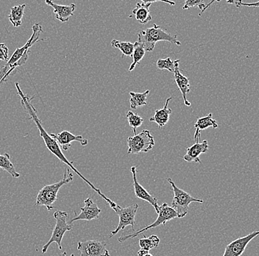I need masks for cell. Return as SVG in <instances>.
<instances>
[{"instance_id": "obj_1", "label": "cell", "mask_w": 259, "mask_h": 256, "mask_svg": "<svg viewBox=\"0 0 259 256\" xmlns=\"http://www.w3.org/2000/svg\"><path fill=\"white\" fill-rule=\"evenodd\" d=\"M16 90H17L18 95H19L21 98V103H22V106H23L24 109L25 110L26 113L29 115L30 116V119L32 121H33V122L35 123V126L38 128V132L40 133V137L44 140V142H45V145H46L47 149L51 152L52 154L55 155L60 160V161L64 163V164L68 165L69 168H72L73 171L76 173L79 176L92 188L95 192L97 193L102 198L104 199L105 201H106L107 203L110 202L111 199L108 198L106 196H105L103 193L100 191V189H97L90 181H89L85 176H82V174L79 172L78 170L75 168V167L73 165V162L69 161L65 157L64 153H63L62 150H61V147L58 145L57 141L52 137L50 134H49L47 131L45 130V128H44L43 125H42L41 121L39 118H38V116H37L36 110L34 108V106H32L31 103V99L32 98H30V97L26 95L25 94H24V92H22V90H21L20 87H19V84H18L17 82H16L15 84Z\"/></svg>"}, {"instance_id": "obj_2", "label": "cell", "mask_w": 259, "mask_h": 256, "mask_svg": "<svg viewBox=\"0 0 259 256\" xmlns=\"http://www.w3.org/2000/svg\"><path fill=\"white\" fill-rule=\"evenodd\" d=\"M42 26L39 23L34 24L32 26V34L30 40L22 48H17L11 58L8 60L7 64L0 69V82H5L8 78L16 68L24 65L28 58V52L32 45L40 42V33H42Z\"/></svg>"}, {"instance_id": "obj_3", "label": "cell", "mask_w": 259, "mask_h": 256, "mask_svg": "<svg viewBox=\"0 0 259 256\" xmlns=\"http://www.w3.org/2000/svg\"><path fill=\"white\" fill-rule=\"evenodd\" d=\"M72 180L73 174L70 172L69 168H67L64 171V177L60 182L48 185L40 189L35 199V205L46 207L49 211L56 208V207L53 205L58 199V191L62 186Z\"/></svg>"}, {"instance_id": "obj_4", "label": "cell", "mask_w": 259, "mask_h": 256, "mask_svg": "<svg viewBox=\"0 0 259 256\" xmlns=\"http://www.w3.org/2000/svg\"><path fill=\"white\" fill-rule=\"evenodd\" d=\"M138 39L143 43L146 52H153L155 44L158 42H169L176 45H181V42L178 40L177 35L168 33L156 24L141 32L138 35Z\"/></svg>"}, {"instance_id": "obj_5", "label": "cell", "mask_w": 259, "mask_h": 256, "mask_svg": "<svg viewBox=\"0 0 259 256\" xmlns=\"http://www.w3.org/2000/svg\"><path fill=\"white\" fill-rule=\"evenodd\" d=\"M167 181L171 185V190L174 194V197L171 202V207L176 210L178 218H184L187 215L188 212H189V205L192 202L203 203L202 199L194 198L189 193L179 189L176 186V183L173 182L170 178H167Z\"/></svg>"}, {"instance_id": "obj_6", "label": "cell", "mask_w": 259, "mask_h": 256, "mask_svg": "<svg viewBox=\"0 0 259 256\" xmlns=\"http://www.w3.org/2000/svg\"><path fill=\"white\" fill-rule=\"evenodd\" d=\"M54 218L56 220V226H55L54 230H53L51 238L42 248L41 251L43 254H45L48 251L50 244H53V242L58 244L59 249H62L61 242H62L64 234L66 232L70 231L72 229V225L67 223L69 215L66 212L57 210L54 213Z\"/></svg>"}, {"instance_id": "obj_7", "label": "cell", "mask_w": 259, "mask_h": 256, "mask_svg": "<svg viewBox=\"0 0 259 256\" xmlns=\"http://www.w3.org/2000/svg\"><path fill=\"white\" fill-rule=\"evenodd\" d=\"M158 214V218L151 225H149L148 226L145 227L143 229L139 230L137 232H134V233L125 235V236L122 234L118 239V241L120 243H123L124 241H127V240L134 239V238L137 237L139 235L142 234L144 232L152 229V228H157V227L160 226V225H165L168 222L178 218L176 210L172 207H169V205L166 203L162 204L161 206L159 207Z\"/></svg>"}, {"instance_id": "obj_8", "label": "cell", "mask_w": 259, "mask_h": 256, "mask_svg": "<svg viewBox=\"0 0 259 256\" xmlns=\"http://www.w3.org/2000/svg\"><path fill=\"white\" fill-rule=\"evenodd\" d=\"M155 145V140L151 132L149 130L142 131L139 134L131 136L127 139L128 155H138L140 153H147L153 149Z\"/></svg>"}, {"instance_id": "obj_9", "label": "cell", "mask_w": 259, "mask_h": 256, "mask_svg": "<svg viewBox=\"0 0 259 256\" xmlns=\"http://www.w3.org/2000/svg\"><path fill=\"white\" fill-rule=\"evenodd\" d=\"M138 208H139V205L137 204H134V205L127 207H121L116 204L114 206L111 207V209L114 210L115 213L119 215V223L118 224L117 228L110 233V238L117 234L119 231H123L127 226L132 227L133 230L134 231L136 214H137Z\"/></svg>"}, {"instance_id": "obj_10", "label": "cell", "mask_w": 259, "mask_h": 256, "mask_svg": "<svg viewBox=\"0 0 259 256\" xmlns=\"http://www.w3.org/2000/svg\"><path fill=\"white\" fill-rule=\"evenodd\" d=\"M106 246L105 241L89 240L79 241L77 249L80 251V256H111Z\"/></svg>"}, {"instance_id": "obj_11", "label": "cell", "mask_w": 259, "mask_h": 256, "mask_svg": "<svg viewBox=\"0 0 259 256\" xmlns=\"http://www.w3.org/2000/svg\"><path fill=\"white\" fill-rule=\"evenodd\" d=\"M259 236V231H253L247 236L234 240L226 246L223 256H241L254 238Z\"/></svg>"}, {"instance_id": "obj_12", "label": "cell", "mask_w": 259, "mask_h": 256, "mask_svg": "<svg viewBox=\"0 0 259 256\" xmlns=\"http://www.w3.org/2000/svg\"><path fill=\"white\" fill-rule=\"evenodd\" d=\"M80 210V214L72 218L69 224L72 225L74 222L80 221V220L92 221L93 220H97L100 218V214L102 212L101 209L90 197L84 201V207H81Z\"/></svg>"}, {"instance_id": "obj_13", "label": "cell", "mask_w": 259, "mask_h": 256, "mask_svg": "<svg viewBox=\"0 0 259 256\" xmlns=\"http://www.w3.org/2000/svg\"><path fill=\"white\" fill-rule=\"evenodd\" d=\"M131 174L133 175V180H134V192H135L136 197L150 203L155 208L156 213H158L159 210V205L158 203V199L153 197L151 194H149L148 191L146 190L145 188L142 186L137 179V167L133 166L131 168Z\"/></svg>"}, {"instance_id": "obj_14", "label": "cell", "mask_w": 259, "mask_h": 256, "mask_svg": "<svg viewBox=\"0 0 259 256\" xmlns=\"http://www.w3.org/2000/svg\"><path fill=\"white\" fill-rule=\"evenodd\" d=\"M50 135L57 141L58 145L61 147V150L63 149V150L67 151L70 148L71 144L74 141L80 142L81 145L83 147L88 145L89 143V140L83 138L82 135H74L66 130L62 131L57 134H50Z\"/></svg>"}, {"instance_id": "obj_15", "label": "cell", "mask_w": 259, "mask_h": 256, "mask_svg": "<svg viewBox=\"0 0 259 256\" xmlns=\"http://www.w3.org/2000/svg\"><path fill=\"white\" fill-rule=\"evenodd\" d=\"M180 60L176 59L174 61L175 64V82L179 88L180 91L182 93L184 98V104L186 106H191V103L187 99V95L190 92V84L189 79L186 77L184 75L181 74V69L179 68Z\"/></svg>"}, {"instance_id": "obj_16", "label": "cell", "mask_w": 259, "mask_h": 256, "mask_svg": "<svg viewBox=\"0 0 259 256\" xmlns=\"http://www.w3.org/2000/svg\"><path fill=\"white\" fill-rule=\"evenodd\" d=\"M209 149L208 141L203 140L202 142H195L192 147L186 149V154L183 159L188 163H201L200 155L202 154L207 153Z\"/></svg>"}, {"instance_id": "obj_17", "label": "cell", "mask_w": 259, "mask_h": 256, "mask_svg": "<svg viewBox=\"0 0 259 256\" xmlns=\"http://www.w3.org/2000/svg\"><path fill=\"white\" fill-rule=\"evenodd\" d=\"M47 5L51 6L53 9V13L56 15V19L60 22L65 23L67 22L70 17L74 16V12L75 11L76 6L74 4L69 5V6H62V5L56 4L53 2L47 0Z\"/></svg>"}, {"instance_id": "obj_18", "label": "cell", "mask_w": 259, "mask_h": 256, "mask_svg": "<svg viewBox=\"0 0 259 256\" xmlns=\"http://www.w3.org/2000/svg\"><path fill=\"white\" fill-rule=\"evenodd\" d=\"M209 127L214 129L218 127V122L216 120L213 119L212 113H209L208 116L202 117V118H199L194 124L195 132H194V139L195 142H199L202 131Z\"/></svg>"}, {"instance_id": "obj_19", "label": "cell", "mask_w": 259, "mask_h": 256, "mask_svg": "<svg viewBox=\"0 0 259 256\" xmlns=\"http://www.w3.org/2000/svg\"><path fill=\"white\" fill-rule=\"evenodd\" d=\"M151 5L148 1H143L142 3H137V7L133 10V15L136 16V19L139 23L146 25L153 19L150 12Z\"/></svg>"}, {"instance_id": "obj_20", "label": "cell", "mask_w": 259, "mask_h": 256, "mask_svg": "<svg viewBox=\"0 0 259 256\" xmlns=\"http://www.w3.org/2000/svg\"><path fill=\"white\" fill-rule=\"evenodd\" d=\"M172 99L171 97L167 98L165 102L164 106L161 109L155 110V114L150 118V122H155L158 124V128L161 129L162 127L167 124L169 121L170 115L171 113V109L168 107L169 100Z\"/></svg>"}, {"instance_id": "obj_21", "label": "cell", "mask_w": 259, "mask_h": 256, "mask_svg": "<svg viewBox=\"0 0 259 256\" xmlns=\"http://www.w3.org/2000/svg\"><path fill=\"white\" fill-rule=\"evenodd\" d=\"M145 46H144L143 43L138 39L137 41L134 43V50L132 56H131L133 58V63L130 66V72L134 70L137 64H140L141 61L145 57Z\"/></svg>"}, {"instance_id": "obj_22", "label": "cell", "mask_w": 259, "mask_h": 256, "mask_svg": "<svg viewBox=\"0 0 259 256\" xmlns=\"http://www.w3.org/2000/svg\"><path fill=\"white\" fill-rule=\"evenodd\" d=\"M25 6L26 5L23 4L11 8V13L8 15V19L14 27H18L22 25Z\"/></svg>"}, {"instance_id": "obj_23", "label": "cell", "mask_w": 259, "mask_h": 256, "mask_svg": "<svg viewBox=\"0 0 259 256\" xmlns=\"http://www.w3.org/2000/svg\"><path fill=\"white\" fill-rule=\"evenodd\" d=\"M149 93H150V90H146L145 92H142V93L130 92L131 108L133 109H137V108L142 107V106L147 105V96H148Z\"/></svg>"}, {"instance_id": "obj_24", "label": "cell", "mask_w": 259, "mask_h": 256, "mask_svg": "<svg viewBox=\"0 0 259 256\" xmlns=\"http://www.w3.org/2000/svg\"><path fill=\"white\" fill-rule=\"evenodd\" d=\"M0 168L7 171L8 174L14 178H19L20 174L16 171L15 167L11 160V156L9 154L6 153L4 155H0Z\"/></svg>"}, {"instance_id": "obj_25", "label": "cell", "mask_w": 259, "mask_h": 256, "mask_svg": "<svg viewBox=\"0 0 259 256\" xmlns=\"http://www.w3.org/2000/svg\"><path fill=\"white\" fill-rule=\"evenodd\" d=\"M111 46L120 50L122 53V58L124 56H131L134 50V44L128 42L118 41L116 40H113L111 41Z\"/></svg>"}, {"instance_id": "obj_26", "label": "cell", "mask_w": 259, "mask_h": 256, "mask_svg": "<svg viewBox=\"0 0 259 256\" xmlns=\"http://www.w3.org/2000/svg\"><path fill=\"white\" fill-rule=\"evenodd\" d=\"M160 243V239L155 235H152L149 237H144L139 239V244L141 249H145V250L150 252V249H154L158 247Z\"/></svg>"}, {"instance_id": "obj_27", "label": "cell", "mask_w": 259, "mask_h": 256, "mask_svg": "<svg viewBox=\"0 0 259 256\" xmlns=\"http://www.w3.org/2000/svg\"><path fill=\"white\" fill-rule=\"evenodd\" d=\"M126 118H127V121L130 126L132 128L133 132L136 135V132H137V128L139 126H142L143 124L144 119L138 115L134 114L133 112H127V115H126Z\"/></svg>"}, {"instance_id": "obj_28", "label": "cell", "mask_w": 259, "mask_h": 256, "mask_svg": "<svg viewBox=\"0 0 259 256\" xmlns=\"http://www.w3.org/2000/svg\"><path fill=\"white\" fill-rule=\"evenodd\" d=\"M213 1H212L210 2V3H208V5H205V3H204L203 1H202V0H186L185 4H184V7H183V9L186 10L190 9V8L198 7L199 9H200V11H201L202 14V13H203L204 11L208 9L210 5L213 4Z\"/></svg>"}, {"instance_id": "obj_29", "label": "cell", "mask_w": 259, "mask_h": 256, "mask_svg": "<svg viewBox=\"0 0 259 256\" xmlns=\"http://www.w3.org/2000/svg\"><path fill=\"white\" fill-rule=\"evenodd\" d=\"M157 67L158 69L163 70V69H166L169 71L170 72H175V64L174 61H171V58H167L166 59H158L156 63Z\"/></svg>"}, {"instance_id": "obj_30", "label": "cell", "mask_w": 259, "mask_h": 256, "mask_svg": "<svg viewBox=\"0 0 259 256\" xmlns=\"http://www.w3.org/2000/svg\"><path fill=\"white\" fill-rule=\"evenodd\" d=\"M9 57H8V48L6 46V44H0V61H8Z\"/></svg>"}, {"instance_id": "obj_31", "label": "cell", "mask_w": 259, "mask_h": 256, "mask_svg": "<svg viewBox=\"0 0 259 256\" xmlns=\"http://www.w3.org/2000/svg\"><path fill=\"white\" fill-rule=\"evenodd\" d=\"M235 4H236V6L237 8L241 7V6H247V7H257L259 8V1L256 2V3H243L242 1H236L234 2Z\"/></svg>"}, {"instance_id": "obj_32", "label": "cell", "mask_w": 259, "mask_h": 256, "mask_svg": "<svg viewBox=\"0 0 259 256\" xmlns=\"http://www.w3.org/2000/svg\"><path fill=\"white\" fill-rule=\"evenodd\" d=\"M149 253V251L145 250V249H141L140 250L138 251V256H145Z\"/></svg>"}, {"instance_id": "obj_33", "label": "cell", "mask_w": 259, "mask_h": 256, "mask_svg": "<svg viewBox=\"0 0 259 256\" xmlns=\"http://www.w3.org/2000/svg\"><path fill=\"white\" fill-rule=\"evenodd\" d=\"M66 252H63L62 254H61V255H58V256H67V255H66ZM70 256H74V254H72V255H71Z\"/></svg>"}, {"instance_id": "obj_34", "label": "cell", "mask_w": 259, "mask_h": 256, "mask_svg": "<svg viewBox=\"0 0 259 256\" xmlns=\"http://www.w3.org/2000/svg\"><path fill=\"white\" fill-rule=\"evenodd\" d=\"M145 256H153L152 255V254H150V252H149L148 254H147V255H145Z\"/></svg>"}]
</instances>
